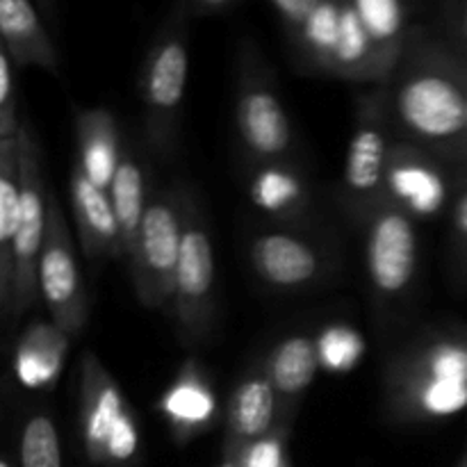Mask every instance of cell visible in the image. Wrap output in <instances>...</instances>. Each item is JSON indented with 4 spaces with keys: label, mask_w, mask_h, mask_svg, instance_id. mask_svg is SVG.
I'll list each match as a JSON object with an SVG mask.
<instances>
[{
    "label": "cell",
    "mask_w": 467,
    "mask_h": 467,
    "mask_svg": "<svg viewBox=\"0 0 467 467\" xmlns=\"http://www.w3.org/2000/svg\"><path fill=\"white\" fill-rule=\"evenodd\" d=\"M383 87L404 141L436 158L467 162V91L459 55L441 41L410 32L404 55Z\"/></svg>",
    "instance_id": "obj_1"
},
{
    "label": "cell",
    "mask_w": 467,
    "mask_h": 467,
    "mask_svg": "<svg viewBox=\"0 0 467 467\" xmlns=\"http://www.w3.org/2000/svg\"><path fill=\"white\" fill-rule=\"evenodd\" d=\"M386 406L400 422L445 420L467 409V336L424 333L390 360Z\"/></svg>",
    "instance_id": "obj_2"
},
{
    "label": "cell",
    "mask_w": 467,
    "mask_h": 467,
    "mask_svg": "<svg viewBox=\"0 0 467 467\" xmlns=\"http://www.w3.org/2000/svg\"><path fill=\"white\" fill-rule=\"evenodd\" d=\"M190 7L173 0L167 18L155 32L140 68V99L150 153L171 160L178 146L181 108L190 73Z\"/></svg>",
    "instance_id": "obj_3"
},
{
    "label": "cell",
    "mask_w": 467,
    "mask_h": 467,
    "mask_svg": "<svg viewBox=\"0 0 467 467\" xmlns=\"http://www.w3.org/2000/svg\"><path fill=\"white\" fill-rule=\"evenodd\" d=\"M397 128L388 108L386 87L374 85L360 96L354 130L342 171V205L356 223L363 226L369 214L386 201V178L390 167Z\"/></svg>",
    "instance_id": "obj_4"
},
{
    "label": "cell",
    "mask_w": 467,
    "mask_h": 467,
    "mask_svg": "<svg viewBox=\"0 0 467 467\" xmlns=\"http://www.w3.org/2000/svg\"><path fill=\"white\" fill-rule=\"evenodd\" d=\"M187 219V190L176 185L149 201L130 265V281L144 308L171 313Z\"/></svg>",
    "instance_id": "obj_5"
},
{
    "label": "cell",
    "mask_w": 467,
    "mask_h": 467,
    "mask_svg": "<svg viewBox=\"0 0 467 467\" xmlns=\"http://www.w3.org/2000/svg\"><path fill=\"white\" fill-rule=\"evenodd\" d=\"M233 108L235 130L244 153L255 164L285 162L295 146L292 123L278 96L272 68L251 39L242 41L237 53Z\"/></svg>",
    "instance_id": "obj_6"
},
{
    "label": "cell",
    "mask_w": 467,
    "mask_h": 467,
    "mask_svg": "<svg viewBox=\"0 0 467 467\" xmlns=\"http://www.w3.org/2000/svg\"><path fill=\"white\" fill-rule=\"evenodd\" d=\"M80 429L96 465L132 467L140 456V427L117 379L94 351L80 360Z\"/></svg>",
    "instance_id": "obj_7"
},
{
    "label": "cell",
    "mask_w": 467,
    "mask_h": 467,
    "mask_svg": "<svg viewBox=\"0 0 467 467\" xmlns=\"http://www.w3.org/2000/svg\"><path fill=\"white\" fill-rule=\"evenodd\" d=\"M178 340L185 347L203 345L217 319L214 292V251L201 205L187 190V219L178 265L171 313Z\"/></svg>",
    "instance_id": "obj_8"
},
{
    "label": "cell",
    "mask_w": 467,
    "mask_h": 467,
    "mask_svg": "<svg viewBox=\"0 0 467 467\" xmlns=\"http://www.w3.org/2000/svg\"><path fill=\"white\" fill-rule=\"evenodd\" d=\"M48 226V190L36 132L21 121V226L14 251V285L9 319L18 322L39 296V258Z\"/></svg>",
    "instance_id": "obj_9"
},
{
    "label": "cell",
    "mask_w": 467,
    "mask_h": 467,
    "mask_svg": "<svg viewBox=\"0 0 467 467\" xmlns=\"http://www.w3.org/2000/svg\"><path fill=\"white\" fill-rule=\"evenodd\" d=\"M39 296L48 308L50 322L71 337L80 336L89 319V299L64 208L55 192H48V226L39 258Z\"/></svg>",
    "instance_id": "obj_10"
},
{
    "label": "cell",
    "mask_w": 467,
    "mask_h": 467,
    "mask_svg": "<svg viewBox=\"0 0 467 467\" xmlns=\"http://www.w3.org/2000/svg\"><path fill=\"white\" fill-rule=\"evenodd\" d=\"M365 228V267L374 296L381 304L400 301L418 272V233L413 217L383 201Z\"/></svg>",
    "instance_id": "obj_11"
},
{
    "label": "cell",
    "mask_w": 467,
    "mask_h": 467,
    "mask_svg": "<svg viewBox=\"0 0 467 467\" xmlns=\"http://www.w3.org/2000/svg\"><path fill=\"white\" fill-rule=\"evenodd\" d=\"M249 263L265 285L281 292L306 290L327 274L322 249L308 237L287 231H265L251 237Z\"/></svg>",
    "instance_id": "obj_12"
},
{
    "label": "cell",
    "mask_w": 467,
    "mask_h": 467,
    "mask_svg": "<svg viewBox=\"0 0 467 467\" xmlns=\"http://www.w3.org/2000/svg\"><path fill=\"white\" fill-rule=\"evenodd\" d=\"M386 199L413 219L436 217L447 203V178L436 155L410 141H397L388 167Z\"/></svg>",
    "instance_id": "obj_13"
},
{
    "label": "cell",
    "mask_w": 467,
    "mask_h": 467,
    "mask_svg": "<svg viewBox=\"0 0 467 467\" xmlns=\"http://www.w3.org/2000/svg\"><path fill=\"white\" fill-rule=\"evenodd\" d=\"M278 424H283L281 400L260 360L242 374L228 397L223 447L233 451L244 450L246 445L272 433Z\"/></svg>",
    "instance_id": "obj_14"
},
{
    "label": "cell",
    "mask_w": 467,
    "mask_h": 467,
    "mask_svg": "<svg viewBox=\"0 0 467 467\" xmlns=\"http://www.w3.org/2000/svg\"><path fill=\"white\" fill-rule=\"evenodd\" d=\"M68 196H71V210L82 254L94 260L105 258V255L109 258L126 255L109 194L89 181L76 160L68 176Z\"/></svg>",
    "instance_id": "obj_15"
},
{
    "label": "cell",
    "mask_w": 467,
    "mask_h": 467,
    "mask_svg": "<svg viewBox=\"0 0 467 467\" xmlns=\"http://www.w3.org/2000/svg\"><path fill=\"white\" fill-rule=\"evenodd\" d=\"M0 48L7 50L16 68L39 67L59 73V55L46 18L35 0H0Z\"/></svg>",
    "instance_id": "obj_16"
},
{
    "label": "cell",
    "mask_w": 467,
    "mask_h": 467,
    "mask_svg": "<svg viewBox=\"0 0 467 467\" xmlns=\"http://www.w3.org/2000/svg\"><path fill=\"white\" fill-rule=\"evenodd\" d=\"M158 409L178 442L192 441L214 422L219 410L217 397L196 360H187L178 369L176 379L160 397Z\"/></svg>",
    "instance_id": "obj_17"
},
{
    "label": "cell",
    "mask_w": 467,
    "mask_h": 467,
    "mask_svg": "<svg viewBox=\"0 0 467 467\" xmlns=\"http://www.w3.org/2000/svg\"><path fill=\"white\" fill-rule=\"evenodd\" d=\"M263 368L281 400L283 422L292 424L306 390L319 369L317 345L310 336H287L269 349Z\"/></svg>",
    "instance_id": "obj_18"
},
{
    "label": "cell",
    "mask_w": 467,
    "mask_h": 467,
    "mask_svg": "<svg viewBox=\"0 0 467 467\" xmlns=\"http://www.w3.org/2000/svg\"><path fill=\"white\" fill-rule=\"evenodd\" d=\"M73 337L55 322H35L14 349V377L27 390H48L57 383Z\"/></svg>",
    "instance_id": "obj_19"
},
{
    "label": "cell",
    "mask_w": 467,
    "mask_h": 467,
    "mask_svg": "<svg viewBox=\"0 0 467 467\" xmlns=\"http://www.w3.org/2000/svg\"><path fill=\"white\" fill-rule=\"evenodd\" d=\"M21 226V137L0 140V308L9 319L14 251Z\"/></svg>",
    "instance_id": "obj_20"
},
{
    "label": "cell",
    "mask_w": 467,
    "mask_h": 467,
    "mask_svg": "<svg viewBox=\"0 0 467 467\" xmlns=\"http://www.w3.org/2000/svg\"><path fill=\"white\" fill-rule=\"evenodd\" d=\"M121 153L114 114L105 108L80 109L76 117V162L100 190L112 187Z\"/></svg>",
    "instance_id": "obj_21"
},
{
    "label": "cell",
    "mask_w": 467,
    "mask_h": 467,
    "mask_svg": "<svg viewBox=\"0 0 467 467\" xmlns=\"http://www.w3.org/2000/svg\"><path fill=\"white\" fill-rule=\"evenodd\" d=\"M351 5L356 7L369 39H372L379 71H381L383 85H386L410 39L406 3L404 0H351Z\"/></svg>",
    "instance_id": "obj_22"
},
{
    "label": "cell",
    "mask_w": 467,
    "mask_h": 467,
    "mask_svg": "<svg viewBox=\"0 0 467 467\" xmlns=\"http://www.w3.org/2000/svg\"><path fill=\"white\" fill-rule=\"evenodd\" d=\"M108 194L112 201L119 231H121L123 251H126V258H130L150 201L149 185H146V169L132 146H123L121 162H119Z\"/></svg>",
    "instance_id": "obj_23"
},
{
    "label": "cell",
    "mask_w": 467,
    "mask_h": 467,
    "mask_svg": "<svg viewBox=\"0 0 467 467\" xmlns=\"http://www.w3.org/2000/svg\"><path fill=\"white\" fill-rule=\"evenodd\" d=\"M249 196L255 208L272 217H299L308 205V190L290 162L255 164L249 181Z\"/></svg>",
    "instance_id": "obj_24"
},
{
    "label": "cell",
    "mask_w": 467,
    "mask_h": 467,
    "mask_svg": "<svg viewBox=\"0 0 467 467\" xmlns=\"http://www.w3.org/2000/svg\"><path fill=\"white\" fill-rule=\"evenodd\" d=\"M331 76L349 82H365V85H383L372 39L351 0H342L340 35L333 55Z\"/></svg>",
    "instance_id": "obj_25"
},
{
    "label": "cell",
    "mask_w": 467,
    "mask_h": 467,
    "mask_svg": "<svg viewBox=\"0 0 467 467\" xmlns=\"http://www.w3.org/2000/svg\"><path fill=\"white\" fill-rule=\"evenodd\" d=\"M340 18L342 0H319L308 21L292 36L296 59L306 71L331 76L333 55H336L337 35H340Z\"/></svg>",
    "instance_id": "obj_26"
},
{
    "label": "cell",
    "mask_w": 467,
    "mask_h": 467,
    "mask_svg": "<svg viewBox=\"0 0 467 467\" xmlns=\"http://www.w3.org/2000/svg\"><path fill=\"white\" fill-rule=\"evenodd\" d=\"M319 368L333 374H347L365 356V340L349 324H327L315 337Z\"/></svg>",
    "instance_id": "obj_27"
},
{
    "label": "cell",
    "mask_w": 467,
    "mask_h": 467,
    "mask_svg": "<svg viewBox=\"0 0 467 467\" xmlns=\"http://www.w3.org/2000/svg\"><path fill=\"white\" fill-rule=\"evenodd\" d=\"M21 467H62L59 433L48 413H32L21 429L18 441Z\"/></svg>",
    "instance_id": "obj_28"
},
{
    "label": "cell",
    "mask_w": 467,
    "mask_h": 467,
    "mask_svg": "<svg viewBox=\"0 0 467 467\" xmlns=\"http://www.w3.org/2000/svg\"><path fill=\"white\" fill-rule=\"evenodd\" d=\"M21 137L18 121V68L0 48V140Z\"/></svg>",
    "instance_id": "obj_29"
},
{
    "label": "cell",
    "mask_w": 467,
    "mask_h": 467,
    "mask_svg": "<svg viewBox=\"0 0 467 467\" xmlns=\"http://www.w3.org/2000/svg\"><path fill=\"white\" fill-rule=\"evenodd\" d=\"M292 424H278L272 433L237 451L240 467H290L287 459V433Z\"/></svg>",
    "instance_id": "obj_30"
},
{
    "label": "cell",
    "mask_w": 467,
    "mask_h": 467,
    "mask_svg": "<svg viewBox=\"0 0 467 467\" xmlns=\"http://www.w3.org/2000/svg\"><path fill=\"white\" fill-rule=\"evenodd\" d=\"M269 3L276 9L278 18L283 21L285 30L290 32V36H295L301 30V26L308 21L310 14L315 12L319 0H269Z\"/></svg>",
    "instance_id": "obj_31"
},
{
    "label": "cell",
    "mask_w": 467,
    "mask_h": 467,
    "mask_svg": "<svg viewBox=\"0 0 467 467\" xmlns=\"http://www.w3.org/2000/svg\"><path fill=\"white\" fill-rule=\"evenodd\" d=\"M451 235H454L456 249L467 255V190L461 192L456 199L454 213H451Z\"/></svg>",
    "instance_id": "obj_32"
},
{
    "label": "cell",
    "mask_w": 467,
    "mask_h": 467,
    "mask_svg": "<svg viewBox=\"0 0 467 467\" xmlns=\"http://www.w3.org/2000/svg\"><path fill=\"white\" fill-rule=\"evenodd\" d=\"M233 0H187L192 16H210V14H219L228 9Z\"/></svg>",
    "instance_id": "obj_33"
},
{
    "label": "cell",
    "mask_w": 467,
    "mask_h": 467,
    "mask_svg": "<svg viewBox=\"0 0 467 467\" xmlns=\"http://www.w3.org/2000/svg\"><path fill=\"white\" fill-rule=\"evenodd\" d=\"M36 7L41 9L48 23H57V0H36Z\"/></svg>",
    "instance_id": "obj_34"
},
{
    "label": "cell",
    "mask_w": 467,
    "mask_h": 467,
    "mask_svg": "<svg viewBox=\"0 0 467 467\" xmlns=\"http://www.w3.org/2000/svg\"><path fill=\"white\" fill-rule=\"evenodd\" d=\"M219 467H240V459H237V451L226 450V447H223V459H222V463H219Z\"/></svg>",
    "instance_id": "obj_35"
},
{
    "label": "cell",
    "mask_w": 467,
    "mask_h": 467,
    "mask_svg": "<svg viewBox=\"0 0 467 467\" xmlns=\"http://www.w3.org/2000/svg\"><path fill=\"white\" fill-rule=\"evenodd\" d=\"M459 30H461V36H463V41L467 44V0L463 3V9H461Z\"/></svg>",
    "instance_id": "obj_36"
},
{
    "label": "cell",
    "mask_w": 467,
    "mask_h": 467,
    "mask_svg": "<svg viewBox=\"0 0 467 467\" xmlns=\"http://www.w3.org/2000/svg\"><path fill=\"white\" fill-rule=\"evenodd\" d=\"M463 71H465V91H467V59H463Z\"/></svg>",
    "instance_id": "obj_37"
},
{
    "label": "cell",
    "mask_w": 467,
    "mask_h": 467,
    "mask_svg": "<svg viewBox=\"0 0 467 467\" xmlns=\"http://www.w3.org/2000/svg\"><path fill=\"white\" fill-rule=\"evenodd\" d=\"M0 467H12V463L9 461H0Z\"/></svg>",
    "instance_id": "obj_38"
},
{
    "label": "cell",
    "mask_w": 467,
    "mask_h": 467,
    "mask_svg": "<svg viewBox=\"0 0 467 467\" xmlns=\"http://www.w3.org/2000/svg\"><path fill=\"white\" fill-rule=\"evenodd\" d=\"M463 467H467V461H465V463H463Z\"/></svg>",
    "instance_id": "obj_39"
}]
</instances>
